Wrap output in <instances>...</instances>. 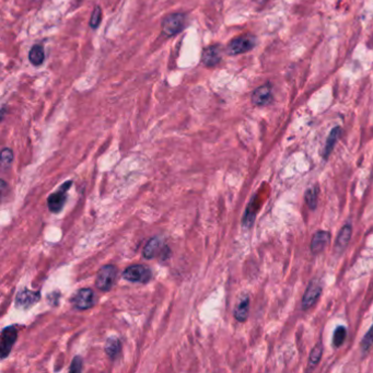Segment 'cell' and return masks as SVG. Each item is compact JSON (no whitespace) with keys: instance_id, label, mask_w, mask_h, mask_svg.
Returning <instances> with one entry per match:
<instances>
[{"instance_id":"5b68a950","label":"cell","mask_w":373,"mask_h":373,"mask_svg":"<svg viewBox=\"0 0 373 373\" xmlns=\"http://www.w3.org/2000/svg\"><path fill=\"white\" fill-rule=\"evenodd\" d=\"M116 268L113 265L103 266L99 271L96 279V285L102 291H108L112 289L116 278Z\"/></svg>"},{"instance_id":"ac0fdd59","label":"cell","mask_w":373,"mask_h":373,"mask_svg":"<svg viewBox=\"0 0 373 373\" xmlns=\"http://www.w3.org/2000/svg\"><path fill=\"white\" fill-rule=\"evenodd\" d=\"M323 355V345L322 343L316 344L313 347L312 350L310 352V357H309V367L310 368H315L318 366V363L320 362L321 358H322Z\"/></svg>"},{"instance_id":"ba28073f","label":"cell","mask_w":373,"mask_h":373,"mask_svg":"<svg viewBox=\"0 0 373 373\" xmlns=\"http://www.w3.org/2000/svg\"><path fill=\"white\" fill-rule=\"evenodd\" d=\"M18 338V329L17 326H8L2 329L1 332V357L6 358L10 353L12 346L15 345Z\"/></svg>"},{"instance_id":"cb8c5ba5","label":"cell","mask_w":373,"mask_h":373,"mask_svg":"<svg viewBox=\"0 0 373 373\" xmlns=\"http://www.w3.org/2000/svg\"><path fill=\"white\" fill-rule=\"evenodd\" d=\"M13 160V152L11 149L4 148L1 152V163L2 165H9Z\"/></svg>"},{"instance_id":"44dd1931","label":"cell","mask_w":373,"mask_h":373,"mask_svg":"<svg viewBox=\"0 0 373 373\" xmlns=\"http://www.w3.org/2000/svg\"><path fill=\"white\" fill-rule=\"evenodd\" d=\"M305 202L310 209H315L318 205V191L315 188H309L305 193Z\"/></svg>"},{"instance_id":"e0dca14e","label":"cell","mask_w":373,"mask_h":373,"mask_svg":"<svg viewBox=\"0 0 373 373\" xmlns=\"http://www.w3.org/2000/svg\"><path fill=\"white\" fill-rule=\"evenodd\" d=\"M29 59L31 61V64L34 66H40L43 64V61L45 59V53H44L43 47H42L41 45L33 46L29 53Z\"/></svg>"},{"instance_id":"9a60e30c","label":"cell","mask_w":373,"mask_h":373,"mask_svg":"<svg viewBox=\"0 0 373 373\" xmlns=\"http://www.w3.org/2000/svg\"><path fill=\"white\" fill-rule=\"evenodd\" d=\"M342 134V128L341 127H334V128L330 130V133L328 135V138L326 140V145H325V150H324V158L327 159L329 157V154L332 153V151L336 145L337 140L339 139V136Z\"/></svg>"},{"instance_id":"30bf717a","label":"cell","mask_w":373,"mask_h":373,"mask_svg":"<svg viewBox=\"0 0 373 373\" xmlns=\"http://www.w3.org/2000/svg\"><path fill=\"white\" fill-rule=\"evenodd\" d=\"M273 100V87L271 83L258 87L252 94V103L255 106L267 105Z\"/></svg>"},{"instance_id":"52a82bcc","label":"cell","mask_w":373,"mask_h":373,"mask_svg":"<svg viewBox=\"0 0 373 373\" xmlns=\"http://www.w3.org/2000/svg\"><path fill=\"white\" fill-rule=\"evenodd\" d=\"M73 302L77 309L88 310L94 305L96 295H94L93 290L90 289V288H83V289H80L77 294L75 295Z\"/></svg>"},{"instance_id":"7a4b0ae2","label":"cell","mask_w":373,"mask_h":373,"mask_svg":"<svg viewBox=\"0 0 373 373\" xmlns=\"http://www.w3.org/2000/svg\"><path fill=\"white\" fill-rule=\"evenodd\" d=\"M256 43L253 35H242L235 37L226 46V53L229 55H239L251 50Z\"/></svg>"},{"instance_id":"7402d4cb","label":"cell","mask_w":373,"mask_h":373,"mask_svg":"<svg viewBox=\"0 0 373 373\" xmlns=\"http://www.w3.org/2000/svg\"><path fill=\"white\" fill-rule=\"evenodd\" d=\"M372 345H373V325L370 327V329L368 330V333L365 335V337H363L362 339L361 342L362 351L367 352L372 347Z\"/></svg>"},{"instance_id":"4fadbf2b","label":"cell","mask_w":373,"mask_h":373,"mask_svg":"<svg viewBox=\"0 0 373 373\" xmlns=\"http://www.w3.org/2000/svg\"><path fill=\"white\" fill-rule=\"evenodd\" d=\"M330 241V233L327 232V231H318L314 234V237L311 241V251H312L314 254L321 253L323 249L326 248V245Z\"/></svg>"},{"instance_id":"d4e9b609","label":"cell","mask_w":373,"mask_h":373,"mask_svg":"<svg viewBox=\"0 0 373 373\" xmlns=\"http://www.w3.org/2000/svg\"><path fill=\"white\" fill-rule=\"evenodd\" d=\"M82 370V359L79 356L75 357L70 367V372H80Z\"/></svg>"},{"instance_id":"2e32d148","label":"cell","mask_w":373,"mask_h":373,"mask_svg":"<svg viewBox=\"0 0 373 373\" xmlns=\"http://www.w3.org/2000/svg\"><path fill=\"white\" fill-rule=\"evenodd\" d=\"M249 299L245 297L243 300H241L240 303L237 305L234 310V318L239 322H245L249 316Z\"/></svg>"},{"instance_id":"7c38bea8","label":"cell","mask_w":373,"mask_h":373,"mask_svg":"<svg viewBox=\"0 0 373 373\" xmlns=\"http://www.w3.org/2000/svg\"><path fill=\"white\" fill-rule=\"evenodd\" d=\"M40 292H34L25 289L19 292L17 296V306L21 309H29L30 306L36 303V302L40 300Z\"/></svg>"},{"instance_id":"8992f818","label":"cell","mask_w":373,"mask_h":373,"mask_svg":"<svg viewBox=\"0 0 373 373\" xmlns=\"http://www.w3.org/2000/svg\"><path fill=\"white\" fill-rule=\"evenodd\" d=\"M72 185H73V182L67 181L63 184V186H60V188L57 192H55L51 195H50L49 199H47V202H49L50 210L51 212L57 214V212H59L61 209H63L65 202L66 200H67V193Z\"/></svg>"},{"instance_id":"277c9868","label":"cell","mask_w":373,"mask_h":373,"mask_svg":"<svg viewBox=\"0 0 373 373\" xmlns=\"http://www.w3.org/2000/svg\"><path fill=\"white\" fill-rule=\"evenodd\" d=\"M169 254H170L169 248L159 238L150 239L144 249V256L148 259H152L157 257H161L165 259L168 258Z\"/></svg>"},{"instance_id":"9c48e42d","label":"cell","mask_w":373,"mask_h":373,"mask_svg":"<svg viewBox=\"0 0 373 373\" xmlns=\"http://www.w3.org/2000/svg\"><path fill=\"white\" fill-rule=\"evenodd\" d=\"M321 294H322V286H321L320 282L318 280L311 281L304 292L303 298H302V308L303 310H308L311 306H313L316 301L319 300Z\"/></svg>"},{"instance_id":"6da1fadb","label":"cell","mask_w":373,"mask_h":373,"mask_svg":"<svg viewBox=\"0 0 373 373\" xmlns=\"http://www.w3.org/2000/svg\"><path fill=\"white\" fill-rule=\"evenodd\" d=\"M186 18L183 13H171L164 18L162 22V31L167 36H174L183 31L185 26Z\"/></svg>"},{"instance_id":"ffe728a7","label":"cell","mask_w":373,"mask_h":373,"mask_svg":"<svg viewBox=\"0 0 373 373\" xmlns=\"http://www.w3.org/2000/svg\"><path fill=\"white\" fill-rule=\"evenodd\" d=\"M347 336V329L345 326H338L336 329H335L334 335H333V345L334 347H341L344 344L345 339H346Z\"/></svg>"},{"instance_id":"5bb4252c","label":"cell","mask_w":373,"mask_h":373,"mask_svg":"<svg viewBox=\"0 0 373 373\" xmlns=\"http://www.w3.org/2000/svg\"><path fill=\"white\" fill-rule=\"evenodd\" d=\"M351 234H352V226L349 224H345L342 228V230L339 231L336 243H335V251L338 253L343 252L348 245L349 241H350Z\"/></svg>"},{"instance_id":"8fae6325","label":"cell","mask_w":373,"mask_h":373,"mask_svg":"<svg viewBox=\"0 0 373 373\" xmlns=\"http://www.w3.org/2000/svg\"><path fill=\"white\" fill-rule=\"evenodd\" d=\"M223 58V51L219 45H212L207 47L201 55V61L207 67H214L218 65Z\"/></svg>"},{"instance_id":"603a6c76","label":"cell","mask_w":373,"mask_h":373,"mask_svg":"<svg viewBox=\"0 0 373 373\" xmlns=\"http://www.w3.org/2000/svg\"><path fill=\"white\" fill-rule=\"evenodd\" d=\"M102 21V11L100 7H96L93 10V13L91 16V20H90V26L92 29H98L99 25Z\"/></svg>"},{"instance_id":"d6986e66","label":"cell","mask_w":373,"mask_h":373,"mask_svg":"<svg viewBox=\"0 0 373 373\" xmlns=\"http://www.w3.org/2000/svg\"><path fill=\"white\" fill-rule=\"evenodd\" d=\"M105 351L111 358H114L121 351V343L116 337H111L107 339L105 344Z\"/></svg>"},{"instance_id":"3957f363","label":"cell","mask_w":373,"mask_h":373,"mask_svg":"<svg viewBox=\"0 0 373 373\" xmlns=\"http://www.w3.org/2000/svg\"><path fill=\"white\" fill-rule=\"evenodd\" d=\"M123 276L126 280L133 281V282H140V284H147V282L151 279V271L146 267L145 265H131L127 267Z\"/></svg>"},{"instance_id":"484cf974","label":"cell","mask_w":373,"mask_h":373,"mask_svg":"<svg viewBox=\"0 0 373 373\" xmlns=\"http://www.w3.org/2000/svg\"><path fill=\"white\" fill-rule=\"evenodd\" d=\"M254 1L255 2H258V3H263V2H265L266 0H254Z\"/></svg>"}]
</instances>
